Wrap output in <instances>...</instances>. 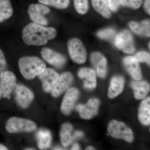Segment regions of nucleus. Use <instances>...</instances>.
<instances>
[{"label": "nucleus", "mask_w": 150, "mask_h": 150, "mask_svg": "<svg viewBox=\"0 0 150 150\" xmlns=\"http://www.w3.org/2000/svg\"><path fill=\"white\" fill-rule=\"evenodd\" d=\"M56 29L53 27L31 23L23 29L22 37L25 44L29 46H41L46 45L48 40L54 39L57 35Z\"/></svg>", "instance_id": "1"}, {"label": "nucleus", "mask_w": 150, "mask_h": 150, "mask_svg": "<svg viewBox=\"0 0 150 150\" xmlns=\"http://www.w3.org/2000/svg\"><path fill=\"white\" fill-rule=\"evenodd\" d=\"M19 68L23 77L31 80L39 76L46 68L45 62L37 56H24L19 60Z\"/></svg>", "instance_id": "2"}, {"label": "nucleus", "mask_w": 150, "mask_h": 150, "mask_svg": "<svg viewBox=\"0 0 150 150\" xmlns=\"http://www.w3.org/2000/svg\"><path fill=\"white\" fill-rule=\"evenodd\" d=\"M108 131L111 137L121 139L128 142H133L134 135L132 131L124 123L120 121H111L108 124Z\"/></svg>", "instance_id": "3"}, {"label": "nucleus", "mask_w": 150, "mask_h": 150, "mask_svg": "<svg viewBox=\"0 0 150 150\" xmlns=\"http://www.w3.org/2000/svg\"><path fill=\"white\" fill-rule=\"evenodd\" d=\"M68 49L70 57L76 63L83 64L86 61L87 53L80 39L77 38L70 39L68 43Z\"/></svg>", "instance_id": "4"}, {"label": "nucleus", "mask_w": 150, "mask_h": 150, "mask_svg": "<svg viewBox=\"0 0 150 150\" xmlns=\"http://www.w3.org/2000/svg\"><path fill=\"white\" fill-rule=\"evenodd\" d=\"M6 129L11 133L21 132H32L36 129L34 122L27 119L13 117L7 121Z\"/></svg>", "instance_id": "5"}, {"label": "nucleus", "mask_w": 150, "mask_h": 150, "mask_svg": "<svg viewBox=\"0 0 150 150\" xmlns=\"http://www.w3.org/2000/svg\"><path fill=\"white\" fill-rule=\"evenodd\" d=\"M50 12V9L47 6L40 3L31 4L27 10L28 13L33 23L43 26L48 24V20L45 16Z\"/></svg>", "instance_id": "6"}, {"label": "nucleus", "mask_w": 150, "mask_h": 150, "mask_svg": "<svg viewBox=\"0 0 150 150\" xmlns=\"http://www.w3.org/2000/svg\"><path fill=\"white\" fill-rule=\"evenodd\" d=\"M16 79L13 73L3 71L0 73V88L3 97L10 99L11 94L15 87Z\"/></svg>", "instance_id": "7"}, {"label": "nucleus", "mask_w": 150, "mask_h": 150, "mask_svg": "<svg viewBox=\"0 0 150 150\" xmlns=\"http://www.w3.org/2000/svg\"><path fill=\"white\" fill-rule=\"evenodd\" d=\"M134 40L131 33L125 30L118 34L115 39L116 47L127 54H132L135 51Z\"/></svg>", "instance_id": "8"}, {"label": "nucleus", "mask_w": 150, "mask_h": 150, "mask_svg": "<svg viewBox=\"0 0 150 150\" xmlns=\"http://www.w3.org/2000/svg\"><path fill=\"white\" fill-rule=\"evenodd\" d=\"M41 55L46 62L56 68L63 67L66 62L64 56L50 48L44 47L42 48Z\"/></svg>", "instance_id": "9"}, {"label": "nucleus", "mask_w": 150, "mask_h": 150, "mask_svg": "<svg viewBox=\"0 0 150 150\" xmlns=\"http://www.w3.org/2000/svg\"><path fill=\"white\" fill-rule=\"evenodd\" d=\"M79 92L78 89L72 88L65 93L61 105V110L64 115H69L73 110L79 98Z\"/></svg>", "instance_id": "10"}, {"label": "nucleus", "mask_w": 150, "mask_h": 150, "mask_svg": "<svg viewBox=\"0 0 150 150\" xmlns=\"http://www.w3.org/2000/svg\"><path fill=\"white\" fill-rule=\"evenodd\" d=\"M98 100L93 98L90 99L85 105H79L76 109L79 112L81 118L84 119H90L97 114L99 106Z\"/></svg>", "instance_id": "11"}, {"label": "nucleus", "mask_w": 150, "mask_h": 150, "mask_svg": "<svg viewBox=\"0 0 150 150\" xmlns=\"http://www.w3.org/2000/svg\"><path fill=\"white\" fill-rule=\"evenodd\" d=\"M15 93L17 102L23 108L28 107L34 98L32 92L26 87L21 85L16 86Z\"/></svg>", "instance_id": "12"}, {"label": "nucleus", "mask_w": 150, "mask_h": 150, "mask_svg": "<svg viewBox=\"0 0 150 150\" xmlns=\"http://www.w3.org/2000/svg\"><path fill=\"white\" fill-rule=\"evenodd\" d=\"M39 76L42 82L43 91L46 93H49L52 91L59 76L55 70L50 68H46L44 71Z\"/></svg>", "instance_id": "13"}, {"label": "nucleus", "mask_w": 150, "mask_h": 150, "mask_svg": "<svg viewBox=\"0 0 150 150\" xmlns=\"http://www.w3.org/2000/svg\"><path fill=\"white\" fill-rule=\"evenodd\" d=\"M73 79V75L71 73L66 72L62 74L51 91L52 96L55 97L59 96L69 87Z\"/></svg>", "instance_id": "14"}, {"label": "nucleus", "mask_w": 150, "mask_h": 150, "mask_svg": "<svg viewBox=\"0 0 150 150\" xmlns=\"http://www.w3.org/2000/svg\"><path fill=\"white\" fill-rule=\"evenodd\" d=\"M123 63L126 69L134 79L137 81L142 79V70L139 62L136 57L127 56L123 59Z\"/></svg>", "instance_id": "15"}, {"label": "nucleus", "mask_w": 150, "mask_h": 150, "mask_svg": "<svg viewBox=\"0 0 150 150\" xmlns=\"http://www.w3.org/2000/svg\"><path fill=\"white\" fill-rule=\"evenodd\" d=\"M91 60L98 75L100 77L104 78L107 73V62L105 57L100 52H94L91 56Z\"/></svg>", "instance_id": "16"}, {"label": "nucleus", "mask_w": 150, "mask_h": 150, "mask_svg": "<svg viewBox=\"0 0 150 150\" xmlns=\"http://www.w3.org/2000/svg\"><path fill=\"white\" fill-rule=\"evenodd\" d=\"M78 76L83 80L84 87L92 89L96 86V74L94 70L90 68H82L79 71Z\"/></svg>", "instance_id": "17"}, {"label": "nucleus", "mask_w": 150, "mask_h": 150, "mask_svg": "<svg viewBox=\"0 0 150 150\" xmlns=\"http://www.w3.org/2000/svg\"><path fill=\"white\" fill-rule=\"evenodd\" d=\"M124 84L125 80L123 77L116 76L112 78L108 93V97L112 99L121 93L124 88Z\"/></svg>", "instance_id": "18"}, {"label": "nucleus", "mask_w": 150, "mask_h": 150, "mask_svg": "<svg viewBox=\"0 0 150 150\" xmlns=\"http://www.w3.org/2000/svg\"><path fill=\"white\" fill-rule=\"evenodd\" d=\"M131 86L134 91V97L137 100L142 99L149 93L150 85L145 81H134Z\"/></svg>", "instance_id": "19"}, {"label": "nucleus", "mask_w": 150, "mask_h": 150, "mask_svg": "<svg viewBox=\"0 0 150 150\" xmlns=\"http://www.w3.org/2000/svg\"><path fill=\"white\" fill-rule=\"evenodd\" d=\"M139 118L143 125L148 126L150 123V98H145L140 105L139 110Z\"/></svg>", "instance_id": "20"}, {"label": "nucleus", "mask_w": 150, "mask_h": 150, "mask_svg": "<svg viewBox=\"0 0 150 150\" xmlns=\"http://www.w3.org/2000/svg\"><path fill=\"white\" fill-rule=\"evenodd\" d=\"M38 148L41 150L46 149L51 145L52 137L51 132L46 129H40L36 134Z\"/></svg>", "instance_id": "21"}, {"label": "nucleus", "mask_w": 150, "mask_h": 150, "mask_svg": "<svg viewBox=\"0 0 150 150\" xmlns=\"http://www.w3.org/2000/svg\"><path fill=\"white\" fill-rule=\"evenodd\" d=\"M129 25L133 32L139 35L149 36L150 35L149 20L144 21L141 23L131 21Z\"/></svg>", "instance_id": "22"}, {"label": "nucleus", "mask_w": 150, "mask_h": 150, "mask_svg": "<svg viewBox=\"0 0 150 150\" xmlns=\"http://www.w3.org/2000/svg\"><path fill=\"white\" fill-rule=\"evenodd\" d=\"M73 126L69 123H66L62 125L60 133L61 143L65 147H67L72 143L74 139L71 135Z\"/></svg>", "instance_id": "23"}, {"label": "nucleus", "mask_w": 150, "mask_h": 150, "mask_svg": "<svg viewBox=\"0 0 150 150\" xmlns=\"http://www.w3.org/2000/svg\"><path fill=\"white\" fill-rule=\"evenodd\" d=\"M95 10L105 18H110L111 13L108 7L107 0H91Z\"/></svg>", "instance_id": "24"}, {"label": "nucleus", "mask_w": 150, "mask_h": 150, "mask_svg": "<svg viewBox=\"0 0 150 150\" xmlns=\"http://www.w3.org/2000/svg\"><path fill=\"white\" fill-rule=\"evenodd\" d=\"M13 9L10 0H0V23L12 16Z\"/></svg>", "instance_id": "25"}, {"label": "nucleus", "mask_w": 150, "mask_h": 150, "mask_svg": "<svg viewBox=\"0 0 150 150\" xmlns=\"http://www.w3.org/2000/svg\"><path fill=\"white\" fill-rule=\"evenodd\" d=\"M40 4L51 6L59 9H64L69 6L70 0H38Z\"/></svg>", "instance_id": "26"}, {"label": "nucleus", "mask_w": 150, "mask_h": 150, "mask_svg": "<svg viewBox=\"0 0 150 150\" xmlns=\"http://www.w3.org/2000/svg\"><path fill=\"white\" fill-rule=\"evenodd\" d=\"M74 6L78 13L85 14L89 8L88 0H74Z\"/></svg>", "instance_id": "27"}, {"label": "nucleus", "mask_w": 150, "mask_h": 150, "mask_svg": "<svg viewBox=\"0 0 150 150\" xmlns=\"http://www.w3.org/2000/svg\"><path fill=\"white\" fill-rule=\"evenodd\" d=\"M122 5L133 9H138L142 6L143 0H120Z\"/></svg>", "instance_id": "28"}, {"label": "nucleus", "mask_w": 150, "mask_h": 150, "mask_svg": "<svg viewBox=\"0 0 150 150\" xmlns=\"http://www.w3.org/2000/svg\"><path fill=\"white\" fill-rule=\"evenodd\" d=\"M115 33L111 28H107L100 30L98 32L97 36L100 38L103 39H111L114 37Z\"/></svg>", "instance_id": "29"}, {"label": "nucleus", "mask_w": 150, "mask_h": 150, "mask_svg": "<svg viewBox=\"0 0 150 150\" xmlns=\"http://www.w3.org/2000/svg\"><path fill=\"white\" fill-rule=\"evenodd\" d=\"M138 61L140 62H146L150 65V55L149 53L145 51H142L136 54L135 56Z\"/></svg>", "instance_id": "30"}, {"label": "nucleus", "mask_w": 150, "mask_h": 150, "mask_svg": "<svg viewBox=\"0 0 150 150\" xmlns=\"http://www.w3.org/2000/svg\"><path fill=\"white\" fill-rule=\"evenodd\" d=\"M109 9L112 11H116L120 5V0H107Z\"/></svg>", "instance_id": "31"}, {"label": "nucleus", "mask_w": 150, "mask_h": 150, "mask_svg": "<svg viewBox=\"0 0 150 150\" xmlns=\"http://www.w3.org/2000/svg\"><path fill=\"white\" fill-rule=\"evenodd\" d=\"M6 61L3 51L0 49V72L4 71L6 69Z\"/></svg>", "instance_id": "32"}, {"label": "nucleus", "mask_w": 150, "mask_h": 150, "mask_svg": "<svg viewBox=\"0 0 150 150\" xmlns=\"http://www.w3.org/2000/svg\"><path fill=\"white\" fill-rule=\"evenodd\" d=\"M144 8L147 13L150 14V0H145L144 4Z\"/></svg>", "instance_id": "33"}, {"label": "nucleus", "mask_w": 150, "mask_h": 150, "mask_svg": "<svg viewBox=\"0 0 150 150\" xmlns=\"http://www.w3.org/2000/svg\"><path fill=\"white\" fill-rule=\"evenodd\" d=\"M83 134L81 131H75L74 133V136H73V139H78V138H81L83 136Z\"/></svg>", "instance_id": "34"}, {"label": "nucleus", "mask_w": 150, "mask_h": 150, "mask_svg": "<svg viewBox=\"0 0 150 150\" xmlns=\"http://www.w3.org/2000/svg\"><path fill=\"white\" fill-rule=\"evenodd\" d=\"M79 149V145L76 144H75L71 148V150H76Z\"/></svg>", "instance_id": "35"}, {"label": "nucleus", "mask_w": 150, "mask_h": 150, "mask_svg": "<svg viewBox=\"0 0 150 150\" xmlns=\"http://www.w3.org/2000/svg\"><path fill=\"white\" fill-rule=\"evenodd\" d=\"M8 149L4 145L0 144V150H6Z\"/></svg>", "instance_id": "36"}, {"label": "nucleus", "mask_w": 150, "mask_h": 150, "mask_svg": "<svg viewBox=\"0 0 150 150\" xmlns=\"http://www.w3.org/2000/svg\"><path fill=\"white\" fill-rule=\"evenodd\" d=\"M95 148L93 147V146H89L87 147L86 148V150H95Z\"/></svg>", "instance_id": "37"}, {"label": "nucleus", "mask_w": 150, "mask_h": 150, "mask_svg": "<svg viewBox=\"0 0 150 150\" xmlns=\"http://www.w3.org/2000/svg\"><path fill=\"white\" fill-rule=\"evenodd\" d=\"M54 150H63V149H62V148H61L56 147V148H54Z\"/></svg>", "instance_id": "38"}, {"label": "nucleus", "mask_w": 150, "mask_h": 150, "mask_svg": "<svg viewBox=\"0 0 150 150\" xmlns=\"http://www.w3.org/2000/svg\"><path fill=\"white\" fill-rule=\"evenodd\" d=\"M2 96L1 91V88H0V99H1V97Z\"/></svg>", "instance_id": "39"}]
</instances>
